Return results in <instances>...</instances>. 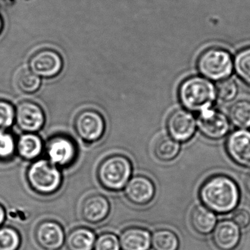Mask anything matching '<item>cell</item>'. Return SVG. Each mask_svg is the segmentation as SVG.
I'll return each instance as SVG.
<instances>
[{
	"mask_svg": "<svg viewBox=\"0 0 250 250\" xmlns=\"http://www.w3.org/2000/svg\"><path fill=\"white\" fill-rule=\"evenodd\" d=\"M74 131L83 143L93 144L99 141L106 131V122L102 114L93 109H84L74 119Z\"/></svg>",
	"mask_w": 250,
	"mask_h": 250,
	"instance_id": "cell-6",
	"label": "cell"
},
{
	"mask_svg": "<svg viewBox=\"0 0 250 250\" xmlns=\"http://www.w3.org/2000/svg\"><path fill=\"white\" fill-rule=\"evenodd\" d=\"M133 172V165L127 156L114 154L105 158L99 164L96 172L99 184L111 192L124 189Z\"/></svg>",
	"mask_w": 250,
	"mask_h": 250,
	"instance_id": "cell-3",
	"label": "cell"
},
{
	"mask_svg": "<svg viewBox=\"0 0 250 250\" xmlns=\"http://www.w3.org/2000/svg\"><path fill=\"white\" fill-rule=\"evenodd\" d=\"M217 223L216 213L203 205L195 206L190 214V224L197 233L207 235L211 233Z\"/></svg>",
	"mask_w": 250,
	"mask_h": 250,
	"instance_id": "cell-19",
	"label": "cell"
},
{
	"mask_svg": "<svg viewBox=\"0 0 250 250\" xmlns=\"http://www.w3.org/2000/svg\"><path fill=\"white\" fill-rule=\"evenodd\" d=\"M17 153V140L6 131H0V160L8 161Z\"/></svg>",
	"mask_w": 250,
	"mask_h": 250,
	"instance_id": "cell-27",
	"label": "cell"
},
{
	"mask_svg": "<svg viewBox=\"0 0 250 250\" xmlns=\"http://www.w3.org/2000/svg\"><path fill=\"white\" fill-rule=\"evenodd\" d=\"M119 238L112 232H103L96 237L93 250H121Z\"/></svg>",
	"mask_w": 250,
	"mask_h": 250,
	"instance_id": "cell-29",
	"label": "cell"
},
{
	"mask_svg": "<svg viewBox=\"0 0 250 250\" xmlns=\"http://www.w3.org/2000/svg\"><path fill=\"white\" fill-rule=\"evenodd\" d=\"M197 128V119L191 112L185 109L173 111L167 121L169 137L180 143L189 141Z\"/></svg>",
	"mask_w": 250,
	"mask_h": 250,
	"instance_id": "cell-9",
	"label": "cell"
},
{
	"mask_svg": "<svg viewBox=\"0 0 250 250\" xmlns=\"http://www.w3.org/2000/svg\"><path fill=\"white\" fill-rule=\"evenodd\" d=\"M232 221L241 229H246L250 225V212L245 208H239L234 211Z\"/></svg>",
	"mask_w": 250,
	"mask_h": 250,
	"instance_id": "cell-31",
	"label": "cell"
},
{
	"mask_svg": "<svg viewBox=\"0 0 250 250\" xmlns=\"http://www.w3.org/2000/svg\"><path fill=\"white\" fill-rule=\"evenodd\" d=\"M199 197L203 206L215 213L227 214L239 204V187L230 177L216 175L207 178L199 189Z\"/></svg>",
	"mask_w": 250,
	"mask_h": 250,
	"instance_id": "cell-1",
	"label": "cell"
},
{
	"mask_svg": "<svg viewBox=\"0 0 250 250\" xmlns=\"http://www.w3.org/2000/svg\"><path fill=\"white\" fill-rule=\"evenodd\" d=\"M2 20H1V18H0V32H1V30H2Z\"/></svg>",
	"mask_w": 250,
	"mask_h": 250,
	"instance_id": "cell-34",
	"label": "cell"
},
{
	"mask_svg": "<svg viewBox=\"0 0 250 250\" xmlns=\"http://www.w3.org/2000/svg\"><path fill=\"white\" fill-rule=\"evenodd\" d=\"M216 87L205 77H191L184 80L178 89V99L184 109L200 112L210 109L216 100Z\"/></svg>",
	"mask_w": 250,
	"mask_h": 250,
	"instance_id": "cell-2",
	"label": "cell"
},
{
	"mask_svg": "<svg viewBox=\"0 0 250 250\" xmlns=\"http://www.w3.org/2000/svg\"><path fill=\"white\" fill-rule=\"evenodd\" d=\"M233 66L238 77L250 85V47L238 52L233 61Z\"/></svg>",
	"mask_w": 250,
	"mask_h": 250,
	"instance_id": "cell-26",
	"label": "cell"
},
{
	"mask_svg": "<svg viewBox=\"0 0 250 250\" xmlns=\"http://www.w3.org/2000/svg\"><path fill=\"white\" fill-rule=\"evenodd\" d=\"M119 241L121 250H149L151 235L146 228L130 227L121 232Z\"/></svg>",
	"mask_w": 250,
	"mask_h": 250,
	"instance_id": "cell-17",
	"label": "cell"
},
{
	"mask_svg": "<svg viewBox=\"0 0 250 250\" xmlns=\"http://www.w3.org/2000/svg\"><path fill=\"white\" fill-rule=\"evenodd\" d=\"M17 87L23 93L32 94L39 90L41 86V80L39 76L30 70H21L17 74Z\"/></svg>",
	"mask_w": 250,
	"mask_h": 250,
	"instance_id": "cell-24",
	"label": "cell"
},
{
	"mask_svg": "<svg viewBox=\"0 0 250 250\" xmlns=\"http://www.w3.org/2000/svg\"><path fill=\"white\" fill-rule=\"evenodd\" d=\"M46 117L40 105L25 101L15 109V124L24 133H37L45 125Z\"/></svg>",
	"mask_w": 250,
	"mask_h": 250,
	"instance_id": "cell-10",
	"label": "cell"
},
{
	"mask_svg": "<svg viewBox=\"0 0 250 250\" xmlns=\"http://www.w3.org/2000/svg\"><path fill=\"white\" fill-rule=\"evenodd\" d=\"M225 150L233 163L245 169H250V131L237 129L227 137Z\"/></svg>",
	"mask_w": 250,
	"mask_h": 250,
	"instance_id": "cell-11",
	"label": "cell"
},
{
	"mask_svg": "<svg viewBox=\"0 0 250 250\" xmlns=\"http://www.w3.org/2000/svg\"><path fill=\"white\" fill-rule=\"evenodd\" d=\"M153 250H179L180 240L178 235L169 229H159L151 235Z\"/></svg>",
	"mask_w": 250,
	"mask_h": 250,
	"instance_id": "cell-23",
	"label": "cell"
},
{
	"mask_svg": "<svg viewBox=\"0 0 250 250\" xmlns=\"http://www.w3.org/2000/svg\"><path fill=\"white\" fill-rule=\"evenodd\" d=\"M181 143L169 136H162L156 141L154 155L161 162H171L179 155Z\"/></svg>",
	"mask_w": 250,
	"mask_h": 250,
	"instance_id": "cell-22",
	"label": "cell"
},
{
	"mask_svg": "<svg viewBox=\"0 0 250 250\" xmlns=\"http://www.w3.org/2000/svg\"><path fill=\"white\" fill-rule=\"evenodd\" d=\"M197 68L203 77L212 81L226 80L233 71V60L224 49L213 47L202 52L197 60Z\"/></svg>",
	"mask_w": 250,
	"mask_h": 250,
	"instance_id": "cell-5",
	"label": "cell"
},
{
	"mask_svg": "<svg viewBox=\"0 0 250 250\" xmlns=\"http://www.w3.org/2000/svg\"><path fill=\"white\" fill-rule=\"evenodd\" d=\"M15 123V109L9 102L0 101V131H6Z\"/></svg>",
	"mask_w": 250,
	"mask_h": 250,
	"instance_id": "cell-30",
	"label": "cell"
},
{
	"mask_svg": "<svg viewBox=\"0 0 250 250\" xmlns=\"http://www.w3.org/2000/svg\"><path fill=\"white\" fill-rule=\"evenodd\" d=\"M31 71L39 77L52 78L60 74L62 68L61 55L52 49H43L35 54L30 61Z\"/></svg>",
	"mask_w": 250,
	"mask_h": 250,
	"instance_id": "cell-14",
	"label": "cell"
},
{
	"mask_svg": "<svg viewBox=\"0 0 250 250\" xmlns=\"http://www.w3.org/2000/svg\"><path fill=\"white\" fill-rule=\"evenodd\" d=\"M43 148V140L36 133H24L17 140V153L25 161L37 160Z\"/></svg>",
	"mask_w": 250,
	"mask_h": 250,
	"instance_id": "cell-18",
	"label": "cell"
},
{
	"mask_svg": "<svg viewBox=\"0 0 250 250\" xmlns=\"http://www.w3.org/2000/svg\"><path fill=\"white\" fill-rule=\"evenodd\" d=\"M211 238L217 250H235L241 239V228L233 221L223 219L216 223Z\"/></svg>",
	"mask_w": 250,
	"mask_h": 250,
	"instance_id": "cell-15",
	"label": "cell"
},
{
	"mask_svg": "<svg viewBox=\"0 0 250 250\" xmlns=\"http://www.w3.org/2000/svg\"><path fill=\"white\" fill-rule=\"evenodd\" d=\"M21 246V236L16 228H0V250H20Z\"/></svg>",
	"mask_w": 250,
	"mask_h": 250,
	"instance_id": "cell-25",
	"label": "cell"
},
{
	"mask_svg": "<svg viewBox=\"0 0 250 250\" xmlns=\"http://www.w3.org/2000/svg\"><path fill=\"white\" fill-rule=\"evenodd\" d=\"M238 92V85L233 80L226 79L219 81L216 84V97L222 102H229L233 100L236 97Z\"/></svg>",
	"mask_w": 250,
	"mask_h": 250,
	"instance_id": "cell-28",
	"label": "cell"
},
{
	"mask_svg": "<svg viewBox=\"0 0 250 250\" xmlns=\"http://www.w3.org/2000/svg\"><path fill=\"white\" fill-rule=\"evenodd\" d=\"M26 179L32 191L42 196L56 194L62 185L61 169L48 159H37L27 168Z\"/></svg>",
	"mask_w": 250,
	"mask_h": 250,
	"instance_id": "cell-4",
	"label": "cell"
},
{
	"mask_svg": "<svg viewBox=\"0 0 250 250\" xmlns=\"http://www.w3.org/2000/svg\"><path fill=\"white\" fill-rule=\"evenodd\" d=\"M34 238L42 250H60L65 244V231L59 222L43 220L36 226Z\"/></svg>",
	"mask_w": 250,
	"mask_h": 250,
	"instance_id": "cell-12",
	"label": "cell"
},
{
	"mask_svg": "<svg viewBox=\"0 0 250 250\" xmlns=\"http://www.w3.org/2000/svg\"><path fill=\"white\" fill-rule=\"evenodd\" d=\"M6 219V212L3 206L0 204V228L2 226Z\"/></svg>",
	"mask_w": 250,
	"mask_h": 250,
	"instance_id": "cell-32",
	"label": "cell"
},
{
	"mask_svg": "<svg viewBox=\"0 0 250 250\" xmlns=\"http://www.w3.org/2000/svg\"><path fill=\"white\" fill-rule=\"evenodd\" d=\"M245 187L246 189L248 191L249 194H250V174L247 177V179H246Z\"/></svg>",
	"mask_w": 250,
	"mask_h": 250,
	"instance_id": "cell-33",
	"label": "cell"
},
{
	"mask_svg": "<svg viewBox=\"0 0 250 250\" xmlns=\"http://www.w3.org/2000/svg\"><path fill=\"white\" fill-rule=\"evenodd\" d=\"M228 119L237 129L250 128V102L240 100L234 103L229 108Z\"/></svg>",
	"mask_w": 250,
	"mask_h": 250,
	"instance_id": "cell-21",
	"label": "cell"
},
{
	"mask_svg": "<svg viewBox=\"0 0 250 250\" xmlns=\"http://www.w3.org/2000/svg\"><path fill=\"white\" fill-rule=\"evenodd\" d=\"M197 126L203 137L210 140H219L229 134L230 123L225 114L210 108L199 113Z\"/></svg>",
	"mask_w": 250,
	"mask_h": 250,
	"instance_id": "cell-8",
	"label": "cell"
},
{
	"mask_svg": "<svg viewBox=\"0 0 250 250\" xmlns=\"http://www.w3.org/2000/svg\"><path fill=\"white\" fill-rule=\"evenodd\" d=\"M127 200L135 206H144L151 203L156 194L153 181L145 175L131 177L124 188Z\"/></svg>",
	"mask_w": 250,
	"mask_h": 250,
	"instance_id": "cell-13",
	"label": "cell"
},
{
	"mask_svg": "<svg viewBox=\"0 0 250 250\" xmlns=\"http://www.w3.org/2000/svg\"><path fill=\"white\" fill-rule=\"evenodd\" d=\"M96 235L91 229L77 227L65 236L67 250H93Z\"/></svg>",
	"mask_w": 250,
	"mask_h": 250,
	"instance_id": "cell-20",
	"label": "cell"
},
{
	"mask_svg": "<svg viewBox=\"0 0 250 250\" xmlns=\"http://www.w3.org/2000/svg\"><path fill=\"white\" fill-rule=\"evenodd\" d=\"M110 209V203L105 196L95 194L83 200L80 213L83 220L96 225L104 222L109 216Z\"/></svg>",
	"mask_w": 250,
	"mask_h": 250,
	"instance_id": "cell-16",
	"label": "cell"
},
{
	"mask_svg": "<svg viewBox=\"0 0 250 250\" xmlns=\"http://www.w3.org/2000/svg\"><path fill=\"white\" fill-rule=\"evenodd\" d=\"M48 160L61 169L71 166L77 157V147L71 137L64 134L53 136L46 145Z\"/></svg>",
	"mask_w": 250,
	"mask_h": 250,
	"instance_id": "cell-7",
	"label": "cell"
}]
</instances>
